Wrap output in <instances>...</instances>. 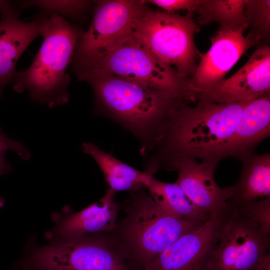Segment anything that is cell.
I'll return each instance as SVG.
<instances>
[{
    "mask_svg": "<svg viewBox=\"0 0 270 270\" xmlns=\"http://www.w3.org/2000/svg\"><path fill=\"white\" fill-rule=\"evenodd\" d=\"M249 101L198 102L192 106L180 100L172 111L162 138L144 158L146 168L156 172L176 156L218 162L228 156L235 130Z\"/></svg>",
    "mask_w": 270,
    "mask_h": 270,
    "instance_id": "cell-1",
    "label": "cell"
},
{
    "mask_svg": "<svg viewBox=\"0 0 270 270\" xmlns=\"http://www.w3.org/2000/svg\"><path fill=\"white\" fill-rule=\"evenodd\" d=\"M78 78L91 86L100 111L136 136L144 158L154 150L180 98L148 84L104 72Z\"/></svg>",
    "mask_w": 270,
    "mask_h": 270,
    "instance_id": "cell-2",
    "label": "cell"
},
{
    "mask_svg": "<svg viewBox=\"0 0 270 270\" xmlns=\"http://www.w3.org/2000/svg\"><path fill=\"white\" fill-rule=\"evenodd\" d=\"M40 16L42 43L30 66L17 72L13 88L26 90L33 102L54 108L68 101L66 69L84 32L57 14Z\"/></svg>",
    "mask_w": 270,
    "mask_h": 270,
    "instance_id": "cell-3",
    "label": "cell"
},
{
    "mask_svg": "<svg viewBox=\"0 0 270 270\" xmlns=\"http://www.w3.org/2000/svg\"><path fill=\"white\" fill-rule=\"evenodd\" d=\"M78 78L102 72L148 84L182 99L186 82L158 60L132 33L106 50L72 58Z\"/></svg>",
    "mask_w": 270,
    "mask_h": 270,
    "instance_id": "cell-4",
    "label": "cell"
},
{
    "mask_svg": "<svg viewBox=\"0 0 270 270\" xmlns=\"http://www.w3.org/2000/svg\"><path fill=\"white\" fill-rule=\"evenodd\" d=\"M198 28L192 14L183 16L148 8L138 20L133 34L160 62L186 81L194 74L200 56L194 42Z\"/></svg>",
    "mask_w": 270,
    "mask_h": 270,
    "instance_id": "cell-5",
    "label": "cell"
},
{
    "mask_svg": "<svg viewBox=\"0 0 270 270\" xmlns=\"http://www.w3.org/2000/svg\"><path fill=\"white\" fill-rule=\"evenodd\" d=\"M229 202L218 240L204 270H255L269 253L270 234L242 216Z\"/></svg>",
    "mask_w": 270,
    "mask_h": 270,
    "instance_id": "cell-6",
    "label": "cell"
},
{
    "mask_svg": "<svg viewBox=\"0 0 270 270\" xmlns=\"http://www.w3.org/2000/svg\"><path fill=\"white\" fill-rule=\"evenodd\" d=\"M126 233L144 266L182 235L205 222L174 216L145 194L138 197Z\"/></svg>",
    "mask_w": 270,
    "mask_h": 270,
    "instance_id": "cell-7",
    "label": "cell"
},
{
    "mask_svg": "<svg viewBox=\"0 0 270 270\" xmlns=\"http://www.w3.org/2000/svg\"><path fill=\"white\" fill-rule=\"evenodd\" d=\"M148 9L142 0L98 1L91 24L78 41L72 58L109 48L128 36Z\"/></svg>",
    "mask_w": 270,
    "mask_h": 270,
    "instance_id": "cell-8",
    "label": "cell"
},
{
    "mask_svg": "<svg viewBox=\"0 0 270 270\" xmlns=\"http://www.w3.org/2000/svg\"><path fill=\"white\" fill-rule=\"evenodd\" d=\"M248 27V23L236 27H220L211 38L209 50L200 54L195 72L186 82V96L216 86L249 48L260 44L250 33L244 36Z\"/></svg>",
    "mask_w": 270,
    "mask_h": 270,
    "instance_id": "cell-9",
    "label": "cell"
},
{
    "mask_svg": "<svg viewBox=\"0 0 270 270\" xmlns=\"http://www.w3.org/2000/svg\"><path fill=\"white\" fill-rule=\"evenodd\" d=\"M32 260L37 268L45 270H128L108 247L82 237L41 248Z\"/></svg>",
    "mask_w": 270,
    "mask_h": 270,
    "instance_id": "cell-10",
    "label": "cell"
},
{
    "mask_svg": "<svg viewBox=\"0 0 270 270\" xmlns=\"http://www.w3.org/2000/svg\"><path fill=\"white\" fill-rule=\"evenodd\" d=\"M270 47L258 46L232 76L208 90L188 95L190 102L226 103L252 100L270 94Z\"/></svg>",
    "mask_w": 270,
    "mask_h": 270,
    "instance_id": "cell-11",
    "label": "cell"
},
{
    "mask_svg": "<svg viewBox=\"0 0 270 270\" xmlns=\"http://www.w3.org/2000/svg\"><path fill=\"white\" fill-rule=\"evenodd\" d=\"M230 204L210 215L204 223L184 234L150 262L145 270H204Z\"/></svg>",
    "mask_w": 270,
    "mask_h": 270,
    "instance_id": "cell-12",
    "label": "cell"
},
{
    "mask_svg": "<svg viewBox=\"0 0 270 270\" xmlns=\"http://www.w3.org/2000/svg\"><path fill=\"white\" fill-rule=\"evenodd\" d=\"M218 162L202 160L184 156L168 159L162 168L176 170V183L188 199L200 210L211 215L220 212L233 194L232 186L220 188L214 179Z\"/></svg>",
    "mask_w": 270,
    "mask_h": 270,
    "instance_id": "cell-13",
    "label": "cell"
},
{
    "mask_svg": "<svg viewBox=\"0 0 270 270\" xmlns=\"http://www.w3.org/2000/svg\"><path fill=\"white\" fill-rule=\"evenodd\" d=\"M19 10L13 6L0 12V92L13 82L18 60L42 34V16L25 22L19 19Z\"/></svg>",
    "mask_w": 270,
    "mask_h": 270,
    "instance_id": "cell-14",
    "label": "cell"
},
{
    "mask_svg": "<svg viewBox=\"0 0 270 270\" xmlns=\"http://www.w3.org/2000/svg\"><path fill=\"white\" fill-rule=\"evenodd\" d=\"M270 134V94L249 101L235 130L228 156L240 158Z\"/></svg>",
    "mask_w": 270,
    "mask_h": 270,
    "instance_id": "cell-15",
    "label": "cell"
},
{
    "mask_svg": "<svg viewBox=\"0 0 270 270\" xmlns=\"http://www.w3.org/2000/svg\"><path fill=\"white\" fill-rule=\"evenodd\" d=\"M114 192L108 189L98 202L68 216L57 227L56 233L64 240L78 238L88 232L108 231L115 228L118 207Z\"/></svg>",
    "mask_w": 270,
    "mask_h": 270,
    "instance_id": "cell-16",
    "label": "cell"
},
{
    "mask_svg": "<svg viewBox=\"0 0 270 270\" xmlns=\"http://www.w3.org/2000/svg\"><path fill=\"white\" fill-rule=\"evenodd\" d=\"M240 159L242 166L238 182L232 186L233 194L228 200L238 204L270 197V154L246 153Z\"/></svg>",
    "mask_w": 270,
    "mask_h": 270,
    "instance_id": "cell-17",
    "label": "cell"
},
{
    "mask_svg": "<svg viewBox=\"0 0 270 270\" xmlns=\"http://www.w3.org/2000/svg\"><path fill=\"white\" fill-rule=\"evenodd\" d=\"M144 186L148 189L154 202L174 216L202 222L210 218V214L194 205L176 182H161L148 172Z\"/></svg>",
    "mask_w": 270,
    "mask_h": 270,
    "instance_id": "cell-18",
    "label": "cell"
},
{
    "mask_svg": "<svg viewBox=\"0 0 270 270\" xmlns=\"http://www.w3.org/2000/svg\"><path fill=\"white\" fill-rule=\"evenodd\" d=\"M82 150L90 156L102 172L110 190L114 192L138 190L144 186L148 172L136 170L100 150L92 142H84Z\"/></svg>",
    "mask_w": 270,
    "mask_h": 270,
    "instance_id": "cell-19",
    "label": "cell"
},
{
    "mask_svg": "<svg viewBox=\"0 0 270 270\" xmlns=\"http://www.w3.org/2000/svg\"><path fill=\"white\" fill-rule=\"evenodd\" d=\"M246 0H200L196 9L202 24L216 22L220 27H236L246 22Z\"/></svg>",
    "mask_w": 270,
    "mask_h": 270,
    "instance_id": "cell-20",
    "label": "cell"
},
{
    "mask_svg": "<svg viewBox=\"0 0 270 270\" xmlns=\"http://www.w3.org/2000/svg\"><path fill=\"white\" fill-rule=\"evenodd\" d=\"M245 17L250 32L260 42L268 40L270 36V1L268 0H246Z\"/></svg>",
    "mask_w": 270,
    "mask_h": 270,
    "instance_id": "cell-21",
    "label": "cell"
},
{
    "mask_svg": "<svg viewBox=\"0 0 270 270\" xmlns=\"http://www.w3.org/2000/svg\"><path fill=\"white\" fill-rule=\"evenodd\" d=\"M20 9L36 7L43 14H54L64 18L76 16L85 12L90 6L86 0H26L18 2Z\"/></svg>",
    "mask_w": 270,
    "mask_h": 270,
    "instance_id": "cell-22",
    "label": "cell"
},
{
    "mask_svg": "<svg viewBox=\"0 0 270 270\" xmlns=\"http://www.w3.org/2000/svg\"><path fill=\"white\" fill-rule=\"evenodd\" d=\"M231 203L242 216L256 224L264 232L270 234V197L238 204Z\"/></svg>",
    "mask_w": 270,
    "mask_h": 270,
    "instance_id": "cell-23",
    "label": "cell"
},
{
    "mask_svg": "<svg viewBox=\"0 0 270 270\" xmlns=\"http://www.w3.org/2000/svg\"><path fill=\"white\" fill-rule=\"evenodd\" d=\"M144 4L150 3L164 10L168 13L180 10H186L192 14L196 12L200 0H142Z\"/></svg>",
    "mask_w": 270,
    "mask_h": 270,
    "instance_id": "cell-24",
    "label": "cell"
},
{
    "mask_svg": "<svg viewBox=\"0 0 270 270\" xmlns=\"http://www.w3.org/2000/svg\"><path fill=\"white\" fill-rule=\"evenodd\" d=\"M10 150L16 152L23 160H28L31 154L21 142L8 138L0 128V152H6Z\"/></svg>",
    "mask_w": 270,
    "mask_h": 270,
    "instance_id": "cell-25",
    "label": "cell"
},
{
    "mask_svg": "<svg viewBox=\"0 0 270 270\" xmlns=\"http://www.w3.org/2000/svg\"><path fill=\"white\" fill-rule=\"evenodd\" d=\"M5 152H0V174L6 173L11 170L10 166L4 158Z\"/></svg>",
    "mask_w": 270,
    "mask_h": 270,
    "instance_id": "cell-26",
    "label": "cell"
},
{
    "mask_svg": "<svg viewBox=\"0 0 270 270\" xmlns=\"http://www.w3.org/2000/svg\"><path fill=\"white\" fill-rule=\"evenodd\" d=\"M255 270H270V255L268 253Z\"/></svg>",
    "mask_w": 270,
    "mask_h": 270,
    "instance_id": "cell-27",
    "label": "cell"
},
{
    "mask_svg": "<svg viewBox=\"0 0 270 270\" xmlns=\"http://www.w3.org/2000/svg\"><path fill=\"white\" fill-rule=\"evenodd\" d=\"M4 204V201L2 198L0 196V208H2Z\"/></svg>",
    "mask_w": 270,
    "mask_h": 270,
    "instance_id": "cell-28",
    "label": "cell"
},
{
    "mask_svg": "<svg viewBox=\"0 0 270 270\" xmlns=\"http://www.w3.org/2000/svg\"><path fill=\"white\" fill-rule=\"evenodd\" d=\"M25 270H41L39 268H26Z\"/></svg>",
    "mask_w": 270,
    "mask_h": 270,
    "instance_id": "cell-29",
    "label": "cell"
},
{
    "mask_svg": "<svg viewBox=\"0 0 270 270\" xmlns=\"http://www.w3.org/2000/svg\"><path fill=\"white\" fill-rule=\"evenodd\" d=\"M1 92H0V94Z\"/></svg>",
    "mask_w": 270,
    "mask_h": 270,
    "instance_id": "cell-30",
    "label": "cell"
}]
</instances>
